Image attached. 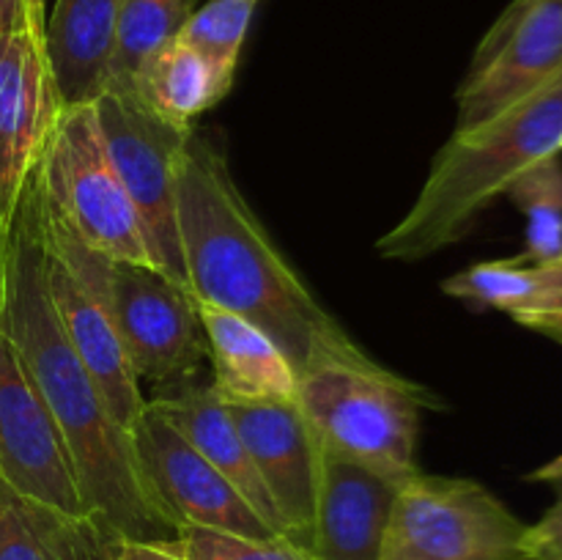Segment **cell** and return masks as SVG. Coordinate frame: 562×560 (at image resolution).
<instances>
[{"label":"cell","mask_w":562,"mask_h":560,"mask_svg":"<svg viewBox=\"0 0 562 560\" xmlns=\"http://www.w3.org/2000/svg\"><path fill=\"white\" fill-rule=\"evenodd\" d=\"M0 324L64 437L86 508L124 541L173 538L176 525L143 475L132 434L113 417L53 307L36 173L22 192L5 239Z\"/></svg>","instance_id":"1"},{"label":"cell","mask_w":562,"mask_h":560,"mask_svg":"<svg viewBox=\"0 0 562 560\" xmlns=\"http://www.w3.org/2000/svg\"><path fill=\"white\" fill-rule=\"evenodd\" d=\"M179 236L187 285L198 302L245 316L294 366L368 355L285 261L234 181L223 148L192 130L179 154Z\"/></svg>","instance_id":"2"},{"label":"cell","mask_w":562,"mask_h":560,"mask_svg":"<svg viewBox=\"0 0 562 560\" xmlns=\"http://www.w3.org/2000/svg\"><path fill=\"white\" fill-rule=\"evenodd\" d=\"M562 152V71L494 119L453 130L409 212L376 242L387 261H423L464 239L525 170Z\"/></svg>","instance_id":"3"},{"label":"cell","mask_w":562,"mask_h":560,"mask_svg":"<svg viewBox=\"0 0 562 560\" xmlns=\"http://www.w3.org/2000/svg\"><path fill=\"white\" fill-rule=\"evenodd\" d=\"M296 379V404L327 459L366 467L395 486L420 472V412L442 406L434 390L371 355L316 362Z\"/></svg>","instance_id":"4"},{"label":"cell","mask_w":562,"mask_h":560,"mask_svg":"<svg viewBox=\"0 0 562 560\" xmlns=\"http://www.w3.org/2000/svg\"><path fill=\"white\" fill-rule=\"evenodd\" d=\"M36 181L44 206L82 245L113 261L157 269L135 203L108 152L93 102L60 110L38 159Z\"/></svg>","instance_id":"5"},{"label":"cell","mask_w":562,"mask_h":560,"mask_svg":"<svg viewBox=\"0 0 562 560\" xmlns=\"http://www.w3.org/2000/svg\"><path fill=\"white\" fill-rule=\"evenodd\" d=\"M525 530L483 483L417 472L395 492L379 560H525Z\"/></svg>","instance_id":"6"},{"label":"cell","mask_w":562,"mask_h":560,"mask_svg":"<svg viewBox=\"0 0 562 560\" xmlns=\"http://www.w3.org/2000/svg\"><path fill=\"white\" fill-rule=\"evenodd\" d=\"M42 192V190H38ZM47 285L66 338L91 371L115 421L132 434L146 406L135 368L121 344L119 327L108 305V256L82 245L47 206Z\"/></svg>","instance_id":"7"},{"label":"cell","mask_w":562,"mask_h":560,"mask_svg":"<svg viewBox=\"0 0 562 560\" xmlns=\"http://www.w3.org/2000/svg\"><path fill=\"white\" fill-rule=\"evenodd\" d=\"M93 108L115 170L148 236L154 264L165 278L190 291L184 253H181L176 184H179L181 146L195 126L184 130L157 119L132 93L104 91Z\"/></svg>","instance_id":"8"},{"label":"cell","mask_w":562,"mask_h":560,"mask_svg":"<svg viewBox=\"0 0 562 560\" xmlns=\"http://www.w3.org/2000/svg\"><path fill=\"white\" fill-rule=\"evenodd\" d=\"M108 305L140 382L184 384L206 360L195 296L162 272L108 261Z\"/></svg>","instance_id":"9"},{"label":"cell","mask_w":562,"mask_h":560,"mask_svg":"<svg viewBox=\"0 0 562 560\" xmlns=\"http://www.w3.org/2000/svg\"><path fill=\"white\" fill-rule=\"evenodd\" d=\"M562 71V0H514L477 44L456 91V130H472Z\"/></svg>","instance_id":"10"},{"label":"cell","mask_w":562,"mask_h":560,"mask_svg":"<svg viewBox=\"0 0 562 560\" xmlns=\"http://www.w3.org/2000/svg\"><path fill=\"white\" fill-rule=\"evenodd\" d=\"M132 443L143 475L176 530L198 525L241 536H280L151 401H146L140 421L132 428Z\"/></svg>","instance_id":"11"},{"label":"cell","mask_w":562,"mask_h":560,"mask_svg":"<svg viewBox=\"0 0 562 560\" xmlns=\"http://www.w3.org/2000/svg\"><path fill=\"white\" fill-rule=\"evenodd\" d=\"M0 478L71 514H91L75 464L36 384L0 324Z\"/></svg>","instance_id":"12"},{"label":"cell","mask_w":562,"mask_h":560,"mask_svg":"<svg viewBox=\"0 0 562 560\" xmlns=\"http://www.w3.org/2000/svg\"><path fill=\"white\" fill-rule=\"evenodd\" d=\"M60 110L44 38L0 33V214L5 236Z\"/></svg>","instance_id":"13"},{"label":"cell","mask_w":562,"mask_h":560,"mask_svg":"<svg viewBox=\"0 0 562 560\" xmlns=\"http://www.w3.org/2000/svg\"><path fill=\"white\" fill-rule=\"evenodd\" d=\"M225 406L283 519L285 536L311 547L324 453L300 404L296 401H252V404Z\"/></svg>","instance_id":"14"},{"label":"cell","mask_w":562,"mask_h":560,"mask_svg":"<svg viewBox=\"0 0 562 560\" xmlns=\"http://www.w3.org/2000/svg\"><path fill=\"white\" fill-rule=\"evenodd\" d=\"M395 492L387 478L324 456L311 538L316 560H379Z\"/></svg>","instance_id":"15"},{"label":"cell","mask_w":562,"mask_h":560,"mask_svg":"<svg viewBox=\"0 0 562 560\" xmlns=\"http://www.w3.org/2000/svg\"><path fill=\"white\" fill-rule=\"evenodd\" d=\"M198 302V300H195ZM212 390L225 404L296 401V371L280 346L245 316L198 302Z\"/></svg>","instance_id":"16"},{"label":"cell","mask_w":562,"mask_h":560,"mask_svg":"<svg viewBox=\"0 0 562 560\" xmlns=\"http://www.w3.org/2000/svg\"><path fill=\"white\" fill-rule=\"evenodd\" d=\"M124 538L97 514H71L0 478V560H119Z\"/></svg>","instance_id":"17"},{"label":"cell","mask_w":562,"mask_h":560,"mask_svg":"<svg viewBox=\"0 0 562 560\" xmlns=\"http://www.w3.org/2000/svg\"><path fill=\"white\" fill-rule=\"evenodd\" d=\"M151 401L170 423L181 432V437L212 461L236 489L241 497L256 508V514L272 527L274 533L285 536L283 519L258 475L252 456L231 417L228 406L217 399L212 384H176V393H159Z\"/></svg>","instance_id":"18"},{"label":"cell","mask_w":562,"mask_h":560,"mask_svg":"<svg viewBox=\"0 0 562 560\" xmlns=\"http://www.w3.org/2000/svg\"><path fill=\"white\" fill-rule=\"evenodd\" d=\"M121 0H55L44 25L49 69L64 108L97 102L108 82Z\"/></svg>","instance_id":"19"},{"label":"cell","mask_w":562,"mask_h":560,"mask_svg":"<svg viewBox=\"0 0 562 560\" xmlns=\"http://www.w3.org/2000/svg\"><path fill=\"white\" fill-rule=\"evenodd\" d=\"M234 80L220 75L198 49L173 38L140 69L132 97L157 119L192 130L198 115L228 97Z\"/></svg>","instance_id":"20"},{"label":"cell","mask_w":562,"mask_h":560,"mask_svg":"<svg viewBox=\"0 0 562 560\" xmlns=\"http://www.w3.org/2000/svg\"><path fill=\"white\" fill-rule=\"evenodd\" d=\"M190 11L187 0H121L115 49L104 91L132 93L143 66L179 36Z\"/></svg>","instance_id":"21"},{"label":"cell","mask_w":562,"mask_h":560,"mask_svg":"<svg viewBox=\"0 0 562 560\" xmlns=\"http://www.w3.org/2000/svg\"><path fill=\"white\" fill-rule=\"evenodd\" d=\"M505 195L527 217L521 264L549 267L562 258V163L560 154L541 159L508 187Z\"/></svg>","instance_id":"22"},{"label":"cell","mask_w":562,"mask_h":560,"mask_svg":"<svg viewBox=\"0 0 562 560\" xmlns=\"http://www.w3.org/2000/svg\"><path fill=\"white\" fill-rule=\"evenodd\" d=\"M256 9L258 0H206L190 11L176 38L198 49L220 75L234 80Z\"/></svg>","instance_id":"23"},{"label":"cell","mask_w":562,"mask_h":560,"mask_svg":"<svg viewBox=\"0 0 562 560\" xmlns=\"http://www.w3.org/2000/svg\"><path fill=\"white\" fill-rule=\"evenodd\" d=\"M445 294L472 302L477 307L514 313L525 307L538 291V269L516 258L472 264L464 272L450 275L442 283Z\"/></svg>","instance_id":"24"},{"label":"cell","mask_w":562,"mask_h":560,"mask_svg":"<svg viewBox=\"0 0 562 560\" xmlns=\"http://www.w3.org/2000/svg\"><path fill=\"white\" fill-rule=\"evenodd\" d=\"M184 560H316L311 547L289 536H241L217 527L184 525L168 538Z\"/></svg>","instance_id":"25"},{"label":"cell","mask_w":562,"mask_h":560,"mask_svg":"<svg viewBox=\"0 0 562 560\" xmlns=\"http://www.w3.org/2000/svg\"><path fill=\"white\" fill-rule=\"evenodd\" d=\"M538 269V291L525 307L510 313L516 324L541 333L562 346V258Z\"/></svg>","instance_id":"26"},{"label":"cell","mask_w":562,"mask_h":560,"mask_svg":"<svg viewBox=\"0 0 562 560\" xmlns=\"http://www.w3.org/2000/svg\"><path fill=\"white\" fill-rule=\"evenodd\" d=\"M554 486L560 489V494L552 508L536 525H527L521 541L525 560H562V478L554 481Z\"/></svg>","instance_id":"27"},{"label":"cell","mask_w":562,"mask_h":560,"mask_svg":"<svg viewBox=\"0 0 562 560\" xmlns=\"http://www.w3.org/2000/svg\"><path fill=\"white\" fill-rule=\"evenodd\" d=\"M0 33H33L44 38V25L33 16L27 0H0Z\"/></svg>","instance_id":"28"},{"label":"cell","mask_w":562,"mask_h":560,"mask_svg":"<svg viewBox=\"0 0 562 560\" xmlns=\"http://www.w3.org/2000/svg\"><path fill=\"white\" fill-rule=\"evenodd\" d=\"M119 560H184L165 541H124L119 549Z\"/></svg>","instance_id":"29"},{"label":"cell","mask_w":562,"mask_h":560,"mask_svg":"<svg viewBox=\"0 0 562 560\" xmlns=\"http://www.w3.org/2000/svg\"><path fill=\"white\" fill-rule=\"evenodd\" d=\"M562 478V453L558 456V459H552L549 464H543L541 470H536L530 475V481H547V483H554L560 481Z\"/></svg>","instance_id":"30"},{"label":"cell","mask_w":562,"mask_h":560,"mask_svg":"<svg viewBox=\"0 0 562 560\" xmlns=\"http://www.w3.org/2000/svg\"><path fill=\"white\" fill-rule=\"evenodd\" d=\"M5 225H3V214H0V305H3V275H5Z\"/></svg>","instance_id":"31"},{"label":"cell","mask_w":562,"mask_h":560,"mask_svg":"<svg viewBox=\"0 0 562 560\" xmlns=\"http://www.w3.org/2000/svg\"><path fill=\"white\" fill-rule=\"evenodd\" d=\"M27 3H31L33 16H36L42 25H47V0H27Z\"/></svg>","instance_id":"32"}]
</instances>
